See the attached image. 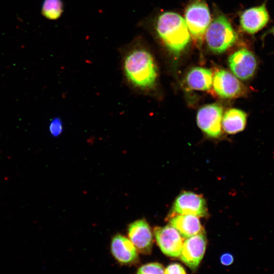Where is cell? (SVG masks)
Returning <instances> with one entry per match:
<instances>
[{
    "mask_svg": "<svg viewBox=\"0 0 274 274\" xmlns=\"http://www.w3.org/2000/svg\"><path fill=\"white\" fill-rule=\"evenodd\" d=\"M204 38L212 52L222 53L235 43L237 35L228 20L220 15L211 22Z\"/></svg>",
    "mask_w": 274,
    "mask_h": 274,
    "instance_id": "obj_3",
    "label": "cell"
},
{
    "mask_svg": "<svg viewBox=\"0 0 274 274\" xmlns=\"http://www.w3.org/2000/svg\"><path fill=\"white\" fill-rule=\"evenodd\" d=\"M269 34H271L274 36V25L270 27L269 29H268L267 30H266L262 36V40H264V38Z\"/></svg>",
    "mask_w": 274,
    "mask_h": 274,
    "instance_id": "obj_22",
    "label": "cell"
},
{
    "mask_svg": "<svg viewBox=\"0 0 274 274\" xmlns=\"http://www.w3.org/2000/svg\"><path fill=\"white\" fill-rule=\"evenodd\" d=\"M228 64L233 74L236 78L247 81L251 79L255 75L258 61L255 54L251 50L242 48L229 56Z\"/></svg>",
    "mask_w": 274,
    "mask_h": 274,
    "instance_id": "obj_5",
    "label": "cell"
},
{
    "mask_svg": "<svg viewBox=\"0 0 274 274\" xmlns=\"http://www.w3.org/2000/svg\"><path fill=\"white\" fill-rule=\"evenodd\" d=\"M266 1L260 5L245 10L240 16L242 30L250 35H254L265 27L270 20L266 5Z\"/></svg>",
    "mask_w": 274,
    "mask_h": 274,
    "instance_id": "obj_9",
    "label": "cell"
},
{
    "mask_svg": "<svg viewBox=\"0 0 274 274\" xmlns=\"http://www.w3.org/2000/svg\"><path fill=\"white\" fill-rule=\"evenodd\" d=\"M122 72L128 85L146 90L155 84L158 70L151 52L136 39L120 49Z\"/></svg>",
    "mask_w": 274,
    "mask_h": 274,
    "instance_id": "obj_1",
    "label": "cell"
},
{
    "mask_svg": "<svg viewBox=\"0 0 274 274\" xmlns=\"http://www.w3.org/2000/svg\"><path fill=\"white\" fill-rule=\"evenodd\" d=\"M128 238L138 251L145 255L150 254L153 246V235L148 223L145 219H139L130 223L127 226Z\"/></svg>",
    "mask_w": 274,
    "mask_h": 274,
    "instance_id": "obj_11",
    "label": "cell"
},
{
    "mask_svg": "<svg viewBox=\"0 0 274 274\" xmlns=\"http://www.w3.org/2000/svg\"><path fill=\"white\" fill-rule=\"evenodd\" d=\"M220 261L221 263L224 265H229L232 263L233 257L232 255L229 253H224L221 255Z\"/></svg>",
    "mask_w": 274,
    "mask_h": 274,
    "instance_id": "obj_21",
    "label": "cell"
},
{
    "mask_svg": "<svg viewBox=\"0 0 274 274\" xmlns=\"http://www.w3.org/2000/svg\"><path fill=\"white\" fill-rule=\"evenodd\" d=\"M154 234L158 246L162 253L172 257L180 256L184 243V237L172 226L156 227Z\"/></svg>",
    "mask_w": 274,
    "mask_h": 274,
    "instance_id": "obj_8",
    "label": "cell"
},
{
    "mask_svg": "<svg viewBox=\"0 0 274 274\" xmlns=\"http://www.w3.org/2000/svg\"><path fill=\"white\" fill-rule=\"evenodd\" d=\"M64 11L62 0H43L41 6V14L50 20L59 19Z\"/></svg>",
    "mask_w": 274,
    "mask_h": 274,
    "instance_id": "obj_17",
    "label": "cell"
},
{
    "mask_svg": "<svg viewBox=\"0 0 274 274\" xmlns=\"http://www.w3.org/2000/svg\"><path fill=\"white\" fill-rule=\"evenodd\" d=\"M170 225L176 228L184 238L204 232L198 217L194 215H177L170 219Z\"/></svg>",
    "mask_w": 274,
    "mask_h": 274,
    "instance_id": "obj_14",
    "label": "cell"
},
{
    "mask_svg": "<svg viewBox=\"0 0 274 274\" xmlns=\"http://www.w3.org/2000/svg\"><path fill=\"white\" fill-rule=\"evenodd\" d=\"M213 76L212 71L208 68L195 67L187 74L186 82L192 89L208 91L213 85Z\"/></svg>",
    "mask_w": 274,
    "mask_h": 274,
    "instance_id": "obj_15",
    "label": "cell"
},
{
    "mask_svg": "<svg viewBox=\"0 0 274 274\" xmlns=\"http://www.w3.org/2000/svg\"><path fill=\"white\" fill-rule=\"evenodd\" d=\"M190 34L198 43L205 37L211 18L209 7L203 0H194L187 7L184 19Z\"/></svg>",
    "mask_w": 274,
    "mask_h": 274,
    "instance_id": "obj_4",
    "label": "cell"
},
{
    "mask_svg": "<svg viewBox=\"0 0 274 274\" xmlns=\"http://www.w3.org/2000/svg\"><path fill=\"white\" fill-rule=\"evenodd\" d=\"M50 133L54 137H58L63 132V123L60 118H53L49 124Z\"/></svg>",
    "mask_w": 274,
    "mask_h": 274,
    "instance_id": "obj_19",
    "label": "cell"
},
{
    "mask_svg": "<svg viewBox=\"0 0 274 274\" xmlns=\"http://www.w3.org/2000/svg\"><path fill=\"white\" fill-rule=\"evenodd\" d=\"M247 114L243 111L232 108L227 110L222 121L223 128L229 134H235L243 130L247 122Z\"/></svg>",
    "mask_w": 274,
    "mask_h": 274,
    "instance_id": "obj_16",
    "label": "cell"
},
{
    "mask_svg": "<svg viewBox=\"0 0 274 274\" xmlns=\"http://www.w3.org/2000/svg\"><path fill=\"white\" fill-rule=\"evenodd\" d=\"M164 274H186L184 268L180 264L174 263L164 269Z\"/></svg>",
    "mask_w": 274,
    "mask_h": 274,
    "instance_id": "obj_20",
    "label": "cell"
},
{
    "mask_svg": "<svg viewBox=\"0 0 274 274\" xmlns=\"http://www.w3.org/2000/svg\"><path fill=\"white\" fill-rule=\"evenodd\" d=\"M207 239L204 233L187 237L184 242L180 255L181 260L194 270L200 264L205 253Z\"/></svg>",
    "mask_w": 274,
    "mask_h": 274,
    "instance_id": "obj_10",
    "label": "cell"
},
{
    "mask_svg": "<svg viewBox=\"0 0 274 274\" xmlns=\"http://www.w3.org/2000/svg\"><path fill=\"white\" fill-rule=\"evenodd\" d=\"M215 93L224 98H234L245 96L247 87L232 74L224 70L217 71L213 79Z\"/></svg>",
    "mask_w": 274,
    "mask_h": 274,
    "instance_id": "obj_6",
    "label": "cell"
},
{
    "mask_svg": "<svg viewBox=\"0 0 274 274\" xmlns=\"http://www.w3.org/2000/svg\"><path fill=\"white\" fill-rule=\"evenodd\" d=\"M111 252L115 260L124 265H130L139 260L138 251L128 237L117 233L111 242Z\"/></svg>",
    "mask_w": 274,
    "mask_h": 274,
    "instance_id": "obj_13",
    "label": "cell"
},
{
    "mask_svg": "<svg viewBox=\"0 0 274 274\" xmlns=\"http://www.w3.org/2000/svg\"><path fill=\"white\" fill-rule=\"evenodd\" d=\"M155 29L168 49L179 53L188 45L190 34L184 19L173 12L161 14L156 20Z\"/></svg>",
    "mask_w": 274,
    "mask_h": 274,
    "instance_id": "obj_2",
    "label": "cell"
},
{
    "mask_svg": "<svg viewBox=\"0 0 274 274\" xmlns=\"http://www.w3.org/2000/svg\"><path fill=\"white\" fill-rule=\"evenodd\" d=\"M174 212L178 214L204 217L207 215L206 202L200 195L191 192H184L176 198Z\"/></svg>",
    "mask_w": 274,
    "mask_h": 274,
    "instance_id": "obj_12",
    "label": "cell"
},
{
    "mask_svg": "<svg viewBox=\"0 0 274 274\" xmlns=\"http://www.w3.org/2000/svg\"><path fill=\"white\" fill-rule=\"evenodd\" d=\"M136 274H164V269L161 264L151 262L140 266Z\"/></svg>",
    "mask_w": 274,
    "mask_h": 274,
    "instance_id": "obj_18",
    "label": "cell"
},
{
    "mask_svg": "<svg viewBox=\"0 0 274 274\" xmlns=\"http://www.w3.org/2000/svg\"><path fill=\"white\" fill-rule=\"evenodd\" d=\"M223 108L219 105L213 104L200 108L197 114V123L204 133L212 138L221 134Z\"/></svg>",
    "mask_w": 274,
    "mask_h": 274,
    "instance_id": "obj_7",
    "label": "cell"
}]
</instances>
